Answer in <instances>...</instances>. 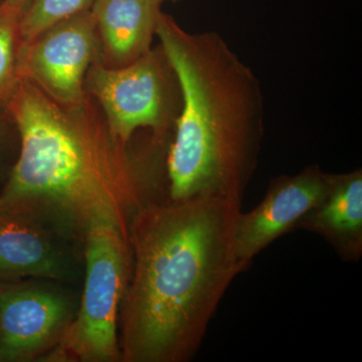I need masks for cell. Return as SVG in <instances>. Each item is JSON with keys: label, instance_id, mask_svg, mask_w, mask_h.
Masks as SVG:
<instances>
[{"label": "cell", "instance_id": "1", "mask_svg": "<svg viewBox=\"0 0 362 362\" xmlns=\"http://www.w3.org/2000/svg\"><path fill=\"white\" fill-rule=\"evenodd\" d=\"M240 204L147 202L128 233L131 269L119 317L124 362H187L199 351L243 269L235 249Z\"/></svg>", "mask_w": 362, "mask_h": 362}, {"label": "cell", "instance_id": "2", "mask_svg": "<svg viewBox=\"0 0 362 362\" xmlns=\"http://www.w3.org/2000/svg\"><path fill=\"white\" fill-rule=\"evenodd\" d=\"M7 97L21 148L0 194V211L32 209L84 235L93 221H109L128 238L133 216L153 199L127 144L86 100L59 103L25 78H16Z\"/></svg>", "mask_w": 362, "mask_h": 362}, {"label": "cell", "instance_id": "3", "mask_svg": "<svg viewBox=\"0 0 362 362\" xmlns=\"http://www.w3.org/2000/svg\"><path fill=\"white\" fill-rule=\"evenodd\" d=\"M156 35L181 97L166 154L168 199L240 204L265 135L261 82L218 33H188L161 11Z\"/></svg>", "mask_w": 362, "mask_h": 362}, {"label": "cell", "instance_id": "4", "mask_svg": "<svg viewBox=\"0 0 362 362\" xmlns=\"http://www.w3.org/2000/svg\"><path fill=\"white\" fill-rule=\"evenodd\" d=\"M84 289L70 329L49 361H121L119 317L131 269L129 242L109 221L85 233Z\"/></svg>", "mask_w": 362, "mask_h": 362}, {"label": "cell", "instance_id": "5", "mask_svg": "<svg viewBox=\"0 0 362 362\" xmlns=\"http://www.w3.org/2000/svg\"><path fill=\"white\" fill-rule=\"evenodd\" d=\"M86 81L112 134L125 144L140 128L164 139L180 113V86L161 49H150L129 65H93Z\"/></svg>", "mask_w": 362, "mask_h": 362}, {"label": "cell", "instance_id": "6", "mask_svg": "<svg viewBox=\"0 0 362 362\" xmlns=\"http://www.w3.org/2000/svg\"><path fill=\"white\" fill-rule=\"evenodd\" d=\"M71 286L47 279L0 285L1 361H49L77 314Z\"/></svg>", "mask_w": 362, "mask_h": 362}, {"label": "cell", "instance_id": "7", "mask_svg": "<svg viewBox=\"0 0 362 362\" xmlns=\"http://www.w3.org/2000/svg\"><path fill=\"white\" fill-rule=\"evenodd\" d=\"M85 235L32 209L0 211V281L47 279L75 284L84 277Z\"/></svg>", "mask_w": 362, "mask_h": 362}, {"label": "cell", "instance_id": "8", "mask_svg": "<svg viewBox=\"0 0 362 362\" xmlns=\"http://www.w3.org/2000/svg\"><path fill=\"white\" fill-rule=\"evenodd\" d=\"M97 33L90 11L57 23L21 45L16 77L32 81L59 103H83L86 77L97 49Z\"/></svg>", "mask_w": 362, "mask_h": 362}, {"label": "cell", "instance_id": "9", "mask_svg": "<svg viewBox=\"0 0 362 362\" xmlns=\"http://www.w3.org/2000/svg\"><path fill=\"white\" fill-rule=\"evenodd\" d=\"M334 175L318 165H309L297 175L271 181L263 201L247 214L242 211L235 225V249L243 271L274 240L295 230L298 221L327 194Z\"/></svg>", "mask_w": 362, "mask_h": 362}, {"label": "cell", "instance_id": "10", "mask_svg": "<svg viewBox=\"0 0 362 362\" xmlns=\"http://www.w3.org/2000/svg\"><path fill=\"white\" fill-rule=\"evenodd\" d=\"M322 238L344 262H357L362 255L361 169L334 175L322 201L308 211L295 230Z\"/></svg>", "mask_w": 362, "mask_h": 362}, {"label": "cell", "instance_id": "11", "mask_svg": "<svg viewBox=\"0 0 362 362\" xmlns=\"http://www.w3.org/2000/svg\"><path fill=\"white\" fill-rule=\"evenodd\" d=\"M161 4L152 0H96L90 8L109 66L129 65L150 51Z\"/></svg>", "mask_w": 362, "mask_h": 362}, {"label": "cell", "instance_id": "12", "mask_svg": "<svg viewBox=\"0 0 362 362\" xmlns=\"http://www.w3.org/2000/svg\"><path fill=\"white\" fill-rule=\"evenodd\" d=\"M96 0H30L18 21L21 44L30 42L49 28L90 11Z\"/></svg>", "mask_w": 362, "mask_h": 362}, {"label": "cell", "instance_id": "13", "mask_svg": "<svg viewBox=\"0 0 362 362\" xmlns=\"http://www.w3.org/2000/svg\"><path fill=\"white\" fill-rule=\"evenodd\" d=\"M21 16L0 13V96L13 90L16 82V40Z\"/></svg>", "mask_w": 362, "mask_h": 362}, {"label": "cell", "instance_id": "14", "mask_svg": "<svg viewBox=\"0 0 362 362\" xmlns=\"http://www.w3.org/2000/svg\"><path fill=\"white\" fill-rule=\"evenodd\" d=\"M30 0H4L0 6V13H11L21 16Z\"/></svg>", "mask_w": 362, "mask_h": 362}, {"label": "cell", "instance_id": "15", "mask_svg": "<svg viewBox=\"0 0 362 362\" xmlns=\"http://www.w3.org/2000/svg\"><path fill=\"white\" fill-rule=\"evenodd\" d=\"M152 1L158 2V4H164L166 1H176V0H152Z\"/></svg>", "mask_w": 362, "mask_h": 362}]
</instances>
